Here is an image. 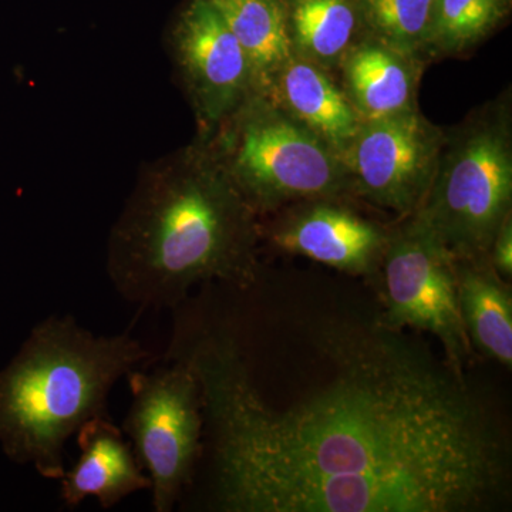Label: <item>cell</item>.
<instances>
[{"label":"cell","instance_id":"obj_1","mask_svg":"<svg viewBox=\"0 0 512 512\" xmlns=\"http://www.w3.org/2000/svg\"><path fill=\"white\" fill-rule=\"evenodd\" d=\"M330 373L275 406L237 342L187 353L214 439L218 507L231 512H476L507 495V437L487 404L403 330L335 323Z\"/></svg>","mask_w":512,"mask_h":512},{"label":"cell","instance_id":"obj_2","mask_svg":"<svg viewBox=\"0 0 512 512\" xmlns=\"http://www.w3.org/2000/svg\"><path fill=\"white\" fill-rule=\"evenodd\" d=\"M259 215L205 144L161 158L138 177L107 247V274L127 302L174 308L192 286L256 284Z\"/></svg>","mask_w":512,"mask_h":512},{"label":"cell","instance_id":"obj_3","mask_svg":"<svg viewBox=\"0 0 512 512\" xmlns=\"http://www.w3.org/2000/svg\"><path fill=\"white\" fill-rule=\"evenodd\" d=\"M150 352L137 339L94 335L70 315L43 320L0 370V448L40 476L60 480L67 440L109 417L114 384Z\"/></svg>","mask_w":512,"mask_h":512},{"label":"cell","instance_id":"obj_4","mask_svg":"<svg viewBox=\"0 0 512 512\" xmlns=\"http://www.w3.org/2000/svg\"><path fill=\"white\" fill-rule=\"evenodd\" d=\"M414 217L456 259H488L512 215L510 94L484 104L446 130L436 174Z\"/></svg>","mask_w":512,"mask_h":512},{"label":"cell","instance_id":"obj_5","mask_svg":"<svg viewBox=\"0 0 512 512\" xmlns=\"http://www.w3.org/2000/svg\"><path fill=\"white\" fill-rule=\"evenodd\" d=\"M202 144L259 217L315 198H353L343 158L265 94H252Z\"/></svg>","mask_w":512,"mask_h":512},{"label":"cell","instance_id":"obj_6","mask_svg":"<svg viewBox=\"0 0 512 512\" xmlns=\"http://www.w3.org/2000/svg\"><path fill=\"white\" fill-rule=\"evenodd\" d=\"M131 406L123 433L151 481L153 508L173 511L200 458L204 397L187 356L154 372L128 373Z\"/></svg>","mask_w":512,"mask_h":512},{"label":"cell","instance_id":"obj_7","mask_svg":"<svg viewBox=\"0 0 512 512\" xmlns=\"http://www.w3.org/2000/svg\"><path fill=\"white\" fill-rule=\"evenodd\" d=\"M376 284L384 308L379 322L430 333L444 362L464 376L474 350L458 305L457 259L414 215L392 224Z\"/></svg>","mask_w":512,"mask_h":512},{"label":"cell","instance_id":"obj_8","mask_svg":"<svg viewBox=\"0 0 512 512\" xmlns=\"http://www.w3.org/2000/svg\"><path fill=\"white\" fill-rule=\"evenodd\" d=\"M444 136L419 109L362 121L343 157L350 194L399 218L414 214L433 183Z\"/></svg>","mask_w":512,"mask_h":512},{"label":"cell","instance_id":"obj_9","mask_svg":"<svg viewBox=\"0 0 512 512\" xmlns=\"http://www.w3.org/2000/svg\"><path fill=\"white\" fill-rule=\"evenodd\" d=\"M168 49L197 121L195 141L205 143L258 93L251 63L212 0L185 6Z\"/></svg>","mask_w":512,"mask_h":512},{"label":"cell","instance_id":"obj_10","mask_svg":"<svg viewBox=\"0 0 512 512\" xmlns=\"http://www.w3.org/2000/svg\"><path fill=\"white\" fill-rule=\"evenodd\" d=\"M350 197L315 198L275 212L262 238L286 254L305 256L343 274L377 282L392 225L357 211Z\"/></svg>","mask_w":512,"mask_h":512},{"label":"cell","instance_id":"obj_11","mask_svg":"<svg viewBox=\"0 0 512 512\" xmlns=\"http://www.w3.org/2000/svg\"><path fill=\"white\" fill-rule=\"evenodd\" d=\"M427 63L363 36L342 60L338 83L360 120H380L419 109L417 96Z\"/></svg>","mask_w":512,"mask_h":512},{"label":"cell","instance_id":"obj_12","mask_svg":"<svg viewBox=\"0 0 512 512\" xmlns=\"http://www.w3.org/2000/svg\"><path fill=\"white\" fill-rule=\"evenodd\" d=\"M80 456L72 470L64 471L60 498L76 508L86 498L99 500L101 507L113 508L128 495L150 490L151 481L138 463L123 430L110 417L87 421L76 433Z\"/></svg>","mask_w":512,"mask_h":512},{"label":"cell","instance_id":"obj_13","mask_svg":"<svg viewBox=\"0 0 512 512\" xmlns=\"http://www.w3.org/2000/svg\"><path fill=\"white\" fill-rule=\"evenodd\" d=\"M262 94L342 158L362 124L335 74L302 57H289Z\"/></svg>","mask_w":512,"mask_h":512},{"label":"cell","instance_id":"obj_14","mask_svg":"<svg viewBox=\"0 0 512 512\" xmlns=\"http://www.w3.org/2000/svg\"><path fill=\"white\" fill-rule=\"evenodd\" d=\"M461 319L474 352L512 367V292L488 259H457Z\"/></svg>","mask_w":512,"mask_h":512},{"label":"cell","instance_id":"obj_15","mask_svg":"<svg viewBox=\"0 0 512 512\" xmlns=\"http://www.w3.org/2000/svg\"><path fill=\"white\" fill-rule=\"evenodd\" d=\"M292 55L335 74L365 36L356 0H285Z\"/></svg>","mask_w":512,"mask_h":512},{"label":"cell","instance_id":"obj_16","mask_svg":"<svg viewBox=\"0 0 512 512\" xmlns=\"http://www.w3.org/2000/svg\"><path fill=\"white\" fill-rule=\"evenodd\" d=\"M244 49L256 89L264 93L292 56L285 0H212Z\"/></svg>","mask_w":512,"mask_h":512},{"label":"cell","instance_id":"obj_17","mask_svg":"<svg viewBox=\"0 0 512 512\" xmlns=\"http://www.w3.org/2000/svg\"><path fill=\"white\" fill-rule=\"evenodd\" d=\"M510 0H436L427 60L473 52L503 23Z\"/></svg>","mask_w":512,"mask_h":512},{"label":"cell","instance_id":"obj_18","mask_svg":"<svg viewBox=\"0 0 512 512\" xmlns=\"http://www.w3.org/2000/svg\"><path fill=\"white\" fill-rule=\"evenodd\" d=\"M365 36L427 60L436 0H356Z\"/></svg>","mask_w":512,"mask_h":512},{"label":"cell","instance_id":"obj_19","mask_svg":"<svg viewBox=\"0 0 512 512\" xmlns=\"http://www.w3.org/2000/svg\"><path fill=\"white\" fill-rule=\"evenodd\" d=\"M488 262L505 281L512 278V215L504 221L495 235Z\"/></svg>","mask_w":512,"mask_h":512}]
</instances>
